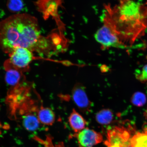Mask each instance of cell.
Instances as JSON below:
<instances>
[{
  "label": "cell",
  "mask_w": 147,
  "mask_h": 147,
  "mask_svg": "<svg viewBox=\"0 0 147 147\" xmlns=\"http://www.w3.org/2000/svg\"></svg>",
  "instance_id": "19"
},
{
  "label": "cell",
  "mask_w": 147,
  "mask_h": 147,
  "mask_svg": "<svg viewBox=\"0 0 147 147\" xmlns=\"http://www.w3.org/2000/svg\"><path fill=\"white\" fill-rule=\"evenodd\" d=\"M9 62L14 68L24 69L28 67L34 59L33 52L25 48H16L9 53Z\"/></svg>",
  "instance_id": "4"
},
{
  "label": "cell",
  "mask_w": 147,
  "mask_h": 147,
  "mask_svg": "<svg viewBox=\"0 0 147 147\" xmlns=\"http://www.w3.org/2000/svg\"><path fill=\"white\" fill-rule=\"evenodd\" d=\"M131 147H147V130L138 132L131 138Z\"/></svg>",
  "instance_id": "13"
},
{
  "label": "cell",
  "mask_w": 147,
  "mask_h": 147,
  "mask_svg": "<svg viewBox=\"0 0 147 147\" xmlns=\"http://www.w3.org/2000/svg\"><path fill=\"white\" fill-rule=\"evenodd\" d=\"M49 38L42 35L37 19L27 13L13 15L0 22V47L10 53L18 47L44 53L51 47Z\"/></svg>",
  "instance_id": "2"
},
{
  "label": "cell",
  "mask_w": 147,
  "mask_h": 147,
  "mask_svg": "<svg viewBox=\"0 0 147 147\" xmlns=\"http://www.w3.org/2000/svg\"><path fill=\"white\" fill-rule=\"evenodd\" d=\"M40 123L38 117L32 114L26 115L23 118V125L29 131L37 130L39 127Z\"/></svg>",
  "instance_id": "11"
},
{
  "label": "cell",
  "mask_w": 147,
  "mask_h": 147,
  "mask_svg": "<svg viewBox=\"0 0 147 147\" xmlns=\"http://www.w3.org/2000/svg\"><path fill=\"white\" fill-rule=\"evenodd\" d=\"M37 117L40 123L48 126L52 125L56 118L54 111L47 107H41L38 110Z\"/></svg>",
  "instance_id": "9"
},
{
  "label": "cell",
  "mask_w": 147,
  "mask_h": 147,
  "mask_svg": "<svg viewBox=\"0 0 147 147\" xmlns=\"http://www.w3.org/2000/svg\"><path fill=\"white\" fill-rule=\"evenodd\" d=\"M63 0H36V5L38 11L42 13L45 19L58 14L59 8L62 5Z\"/></svg>",
  "instance_id": "6"
},
{
  "label": "cell",
  "mask_w": 147,
  "mask_h": 147,
  "mask_svg": "<svg viewBox=\"0 0 147 147\" xmlns=\"http://www.w3.org/2000/svg\"><path fill=\"white\" fill-rule=\"evenodd\" d=\"M145 116H146L147 118V109L146 110V112H145Z\"/></svg>",
  "instance_id": "17"
},
{
  "label": "cell",
  "mask_w": 147,
  "mask_h": 147,
  "mask_svg": "<svg viewBox=\"0 0 147 147\" xmlns=\"http://www.w3.org/2000/svg\"><path fill=\"white\" fill-rule=\"evenodd\" d=\"M131 138L128 129L116 126L108 130L105 144L107 147H130Z\"/></svg>",
  "instance_id": "3"
},
{
  "label": "cell",
  "mask_w": 147,
  "mask_h": 147,
  "mask_svg": "<svg viewBox=\"0 0 147 147\" xmlns=\"http://www.w3.org/2000/svg\"><path fill=\"white\" fill-rule=\"evenodd\" d=\"M103 25L96 32L115 48L131 47L147 28V5L135 0H119L104 5Z\"/></svg>",
  "instance_id": "1"
},
{
  "label": "cell",
  "mask_w": 147,
  "mask_h": 147,
  "mask_svg": "<svg viewBox=\"0 0 147 147\" xmlns=\"http://www.w3.org/2000/svg\"><path fill=\"white\" fill-rule=\"evenodd\" d=\"M146 5H147V2H146Z\"/></svg>",
  "instance_id": "18"
},
{
  "label": "cell",
  "mask_w": 147,
  "mask_h": 147,
  "mask_svg": "<svg viewBox=\"0 0 147 147\" xmlns=\"http://www.w3.org/2000/svg\"><path fill=\"white\" fill-rule=\"evenodd\" d=\"M21 77V74L17 69L8 68L5 74V81L9 85L16 86L19 83Z\"/></svg>",
  "instance_id": "10"
},
{
  "label": "cell",
  "mask_w": 147,
  "mask_h": 147,
  "mask_svg": "<svg viewBox=\"0 0 147 147\" xmlns=\"http://www.w3.org/2000/svg\"><path fill=\"white\" fill-rule=\"evenodd\" d=\"M68 121L71 128L76 133L85 128L87 123L84 117L74 109L69 115Z\"/></svg>",
  "instance_id": "8"
},
{
  "label": "cell",
  "mask_w": 147,
  "mask_h": 147,
  "mask_svg": "<svg viewBox=\"0 0 147 147\" xmlns=\"http://www.w3.org/2000/svg\"><path fill=\"white\" fill-rule=\"evenodd\" d=\"M75 136L80 147H93L103 140L100 133L88 128L76 133Z\"/></svg>",
  "instance_id": "5"
},
{
  "label": "cell",
  "mask_w": 147,
  "mask_h": 147,
  "mask_svg": "<svg viewBox=\"0 0 147 147\" xmlns=\"http://www.w3.org/2000/svg\"><path fill=\"white\" fill-rule=\"evenodd\" d=\"M136 76L137 79L140 81L147 82V64L143 67L142 70Z\"/></svg>",
  "instance_id": "16"
},
{
  "label": "cell",
  "mask_w": 147,
  "mask_h": 147,
  "mask_svg": "<svg viewBox=\"0 0 147 147\" xmlns=\"http://www.w3.org/2000/svg\"><path fill=\"white\" fill-rule=\"evenodd\" d=\"M7 5L8 10L12 12L20 11L24 6L22 0H8Z\"/></svg>",
  "instance_id": "14"
},
{
  "label": "cell",
  "mask_w": 147,
  "mask_h": 147,
  "mask_svg": "<svg viewBox=\"0 0 147 147\" xmlns=\"http://www.w3.org/2000/svg\"><path fill=\"white\" fill-rule=\"evenodd\" d=\"M146 95L142 93H136L132 97L131 102L134 105L138 107L142 106L146 104Z\"/></svg>",
  "instance_id": "15"
},
{
  "label": "cell",
  "mask_w": 147,
  "mask_h": 147,
  "mask_svg": "<svg viewBox=\"0 0 147 147\" xmlns=\"http://www.w3.org/2000/svg\"><path fill=\"white\" fill-rule=\"evenodd\" d=\"M113 118V114L109 109H104L96 113L95 119L97 122L102 125H107L112 122Z\"/></svg>",
  "instance_id": "12"
},
{
  "label": "cell",
  "mask_w": 147,
  "mask_h": 147,
  "mask_svg": "<svg viewBox=\"0 0 147 147\" xmlns=\"http://www.w3.org/2000/svg\"><path fill=\"white\" fill-rule=\"evenodd\" d=\"M72 96L75 104L82 111L87 113L90 111L92 104L82 84H78L75 85L72 90Z\"/></svg>",
  "instance_id": "7"
}]
</instances>
